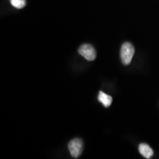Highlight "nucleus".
<instances>
[{
	"instance_id": "1",
	"label": "nucleus",
	"mask_w": 159,
	"mask_h": 159,
	"mask_svg": "<svg viewBox=\"0 0 159 159\" xmlns=\"http://www.w3.org/2000/svg\"><path fill=\"white\" fill-rule=\"evenodd\" d=\"M135 52V49L133 44L129 42H125L122 44L120 50V57L123 64H130Z\"/></svg>"
},
{
	"instance_id": "2",
	"label": "nucleus",
	"mask_w": 159,
	"mask_h": 159,
	"mask_svg": "<svg viewBox=\"0 0 159 159\" xmlns=\"http://www.w3.org/2000/svg\"><path fill=\"white\" fill-rule=\"evenodd\" d=\"M68 148L72 158H77L82 154L83 150V143L80 139H73L69 143Z\"/></svg>"
},
{
	"instance_id": "3",
	"label": "nucleus",
	"mask_w": 159,
	"mask_h": 159,
	"mask_svg": "<svg viewBox=\"0 0 159 159\" xmlns=\"http://www.w3.org/2000/svg\"><path fill=\"white\" fill-rule=\"evenodd\" d=\"M78 52L87 61H92L96 58L97 53L95 49L91 44H83L78 49Z\"/></svg>"
},
{
	"instance_id": "4",
	"label": "nucleus",
	"mask_w": 159,
	"mask_h": 159,
	"mask_svg": "<svg viewBox=\"0 0 159 159\" xmlns=\"http://www.w3.org/2000/svg\"><path fill=\"white\" fill-rule=\"evenodd\" d=\"M139 150L140 154L145 158H150L153 156V150L148 144L142 143L139 144Z\"/></svg>"
},
{
	"instance_id": "5",
	"label": "nucleus",
	"mask_w": 159,
	"mask_h": 159,
	"mask_svg": "<svg viewBox=\"0 0 159 159\" xmlns=\"http://www.w3.org/2000/svg\"><path fill=\"white\" fill-rule=\"evenodd\" d=\"M98 100L104 105L105 108H108L112 103V97L109 95L105 94L103 91H99L98 95Z\"/></svg>"
},
{
	"instance_id": "6",
	"label": "nucleus",
	"mask_w": 159,
	"mask_h": 159,
	"mask_svg": "<svg viewBox=\"0 0 159 159\" xmlns=\"http://www.w3.org/2000/svg\"><path fill=\"white\" fill-rule=\"evenodd\" d=\"M10 1H11V5L18 9L23 8L26 5L25 0H10Z\"/></svg>"
}]
</instances>
